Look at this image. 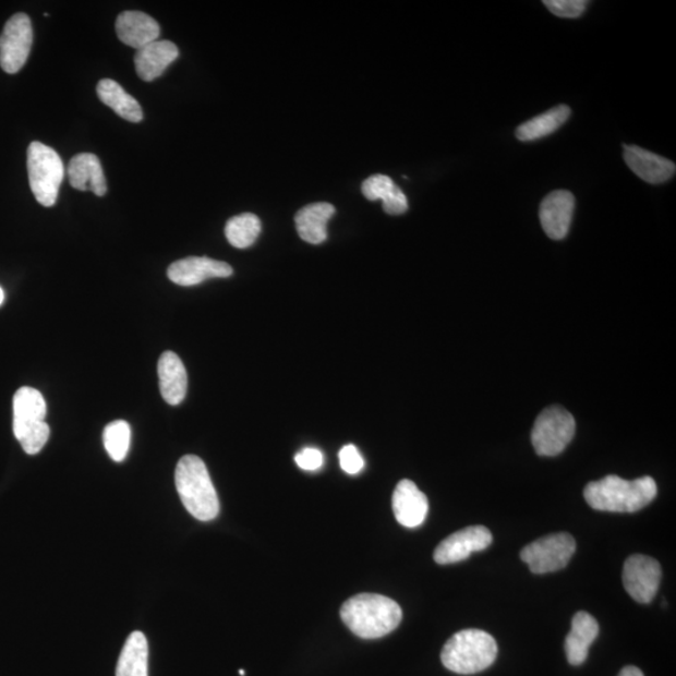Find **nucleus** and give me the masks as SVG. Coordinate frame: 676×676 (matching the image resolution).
<instances>
[{
  "label": "nucleus",
  "mask_w": 676,
  "mask_h": 676,
  "mask_svg": "<svg viewBox=\"0 0 676 676\" xmlns=\"http://www.w3.org/2000/svg\"><path fill=\"white\" fill-rule=\"evenodd\" d=\"M577 543L568 532L547 535L523 547L520 557L534 574L562 570L571 560Z\"/></svg>",
  "instance_id": "nucleus-8"
},
{
  "label": "nucleus",
  "mask_w": 676,
  "mask_h": 676,
  "mask_svg": "<svg viewBox=\"0 0 676 676\" xmlns=\"http://www.w3.org/2000/svg\"><path fill=\"white\" fill-rule=\"evenodd\" d=\"M575 197L569 191L547 194L540 206V222L547 237L559 241L568 236L572 222Z\"/></svg>",
  "instance_id": "nucleus-13"
},
{
  "label": "nucleus",
  "mask_w": 676,
  "mask_h": 676,
  "mask_svg": "<svg viewBox=\"0 0 676 676\" xmlns=\"http://www.w3.org/2000/svg\"><path fill=\"white\" fill-rule=\"evenodd\" d=\"M174 480L181 502L193 518L210 521L218 517L219 500L216 488L206 463L198 456H183L177 464Z\"/></svg>",
  "instance_id": "nucleus-3"
},
{
  "label": "nucleus",
  "mask_w": 676,
  "mask_h": 676,
  "mask_svg": "<svg viewBox=\"0 0 676 676\" xmlns=\"http://www.w3.org/2000/svg\"><path fill=\"white\" fill-rule=\"evenodd\" d=\"M340 614L346 627L362 639L383 638L399 627L402 620L400 605L378 594H360L349 599Z\"/></svg>",
  "instance_id": "nucleus-2"
},
{
  "label": "nucleus",
  "mask_w": 676,
  "mask_h": 676,
  "mask_svg": "<svg viewBox=\"0 0 676 676\" xmlns=\"http://www.w3.org/2000/svg\"><path fill=\"white\" fill-rule=\"evenodd\" d=\"M362 193L369 201L382 200L384 210L388 215H403L409 209V202L405 193L396 185L390 177L375 174L362 183Z\"/></svg>",
  "instance_id": "nucleus-22"
},
{
  "label": "nucleus",
  "mask_w": 676,
  "mask_h": 676,
  "mask_svg": "<svg viewBox=\"0 0 676 676\" xmlns=\"http://www.w3.org/2000/svg\"><path fill=\"white\" fill-rule=\"evenodd\" d=\"M240 675H242V676H243V675H244V671H240Z\"/></svg>",
  "instance_id": "nucleus-33"
},
{
  "label": "nucleus",
  "mask_w": 676,
  "mask_h": 676,
  "mask_svg": "<svg viewBox=\"0 0 676 676\" xmlns=\"http://www.w3.org/2000/svg\"><path fill=\"white\" fill-rule=\"evenodd\" d=\"M67 172L73 189L90 191L98 197L107 193L106 176L96 155L81 154L73 157Z\"/></svg>",
  "instance_id": "nucleus-19"
},
{
  "label": "nucleus",
  "mask_w": 676,
  "mask_h": 676,
  "mask_svg": "<svg viewBox=\"0 0 676 676\" xmlns=\"http://www.w3.org/2000/svg\"><path fill=\"white\" fill-rule=\"evenodd\" d=\"M33 28L29 16L14 14L0 36V67L8 74L19 73L31 53Z\"/></svg>",
  "instance_id": "nucleus-9"
},
{
  "label": "nucleus",
  "mask_w": 676,
  "mask_h": 676,
  "mask_svg": "<svg viewBox=\"0 0 676 676\" xmlns=\"http://www.w3.org/2000/svg\"><path fill=\"white\" fill-rule=\"evenodd\" d=\"M338 458H340L341 469L350 475H357L365 467V461H363L358 447L353 445L343 446Z\"/></svg>",
  "instance_id": "nucleus-29"
},
{
  "label": "nucleus",
  "mask_w": 676,
  "mask_h": 676,
  "mask_svg": "<svg viewBox=\"0 0 676 676\" xmlns=\"http://www.w3.org/2000/svg\"><path fill=\"white\" fill-rule=\"evenodd\" d=\"M294 461L302 470L316 471L324 464V455L314 447H306L295 455Z\"/></svg>",
  "instance_id": "nucleus-30"
},
{
  "label": "nucleus",
  "mask_w": 676,
  "mask_h": 676,
  "mask_svg": "<svg viewBox=\"0 0 676 676\" xmlns=\"http://www.w3.org/2000/svg\"><path fill=\"white\" fill-rule=\"evenodd\" d=\"M599 636V624L594 616L586 612L575 614L571 630L565 640V653L571 665H581L587 661L589 648Z\"/></svg>",
  "instance_id": "nucleus-20"
},
{
  "label": "nucleus",
  "mask_w": 676,
  "mask_h": 676,
  "mask_svg": "<svg viewBox=\"0 0 676 676\" xmlns=\"http://www.w3.org/2000/svg\"><path fill=\"white\" fill-rule=\"evenodd\" d=\"M661 580L662 568L653 557L632 555L624 564V587L638 603L652 602L661 587Z\"/></svg>",
  "instance_id": "nucleus-10"
},
{
  "label": "nucleus",
  "mask_w": 676,
  "mask_h": 676,
  "mask_svg": "<svg viewBox=\"0 0 676 676\" xmlns=\"http://www.w3.org/2000/svg\"><path fill=\"white\" fill-rule=\"evenodd\" d=\"M571 109L568 106H557L551 111L540 114L518 126L517 138L521 142H532L551 135L569 120Z\"/></svg>",
  "instance_id": "nucleus-25"
},
{
  "label": "nucleus",
  "mask_w": 676,
  "mask_h": 676,
  "mask_svg": "<svg viewBox=\"0 0 676 676\" xmlns=\"http://www.w3.org/2000/svg\"><path fill=\"white\" fill-rule=\"evenodd\" d=\"M395 518L402 527L415 529L426 520L428 500L411 480H401L393 495Z\"/></svg>",
  "instance_id": "nucleus-14"
},
{
  "label": "nucleus",
  "mask_w": 676,
  "mask_h": 676,
  "mask_svg": "<svg viewBox=\"0 0 676 676\" xmlns=\"http://www.w3.org/2000/svg\"><path fill=\"white\" fill-rule=\"evenodd\" d=\"M179 48L169 40H156L137 50L134 56L135 71L140 79L152 82L160 77L179 58Z\"/></svg>",
  "instance_id": "nucleus-16"
},
{
  "label": "nucleus",
  "mask_w": 676,
  "mask_h": 676,
  "mask_svg": "<svg viewBox=\"0 0 676 676\" xmlns=\"http://www.w3.org/2000/svg\"><path fill=\"white\" fill-rule=\"evenodd\" d=\"M98 97L106 106L123 118L138 123L143 120V111L137 100L126 93L120 84L112 80H101L97 86Z\"/></svg>",
  "instance_id": "nucleus-24"
},
{
  "label": "nucleus",
  "mask_w": 676,
  "mask_h": 676,
  "mask_svg": "<svg viewBox=\"0 0 676 676\" xmlns=\"http://www.w3.org/2000/svg\"><path fill=\"white\" fill-rule=\"evenodd\" d=\"M116 32L125 46L138 50L158 40L160 29L158 23L146 13L123 12L118 15Z\"/></svg>",
  "instance_id": "nucleus-17"
},
{
  "label": "nucleus",
  "mask_w": 676,
  "mask_h": 676,
  "mask_svg": "<svg viewBox=\"0 0 676 676\" xmlns=\"http://www.w3.org/2000/svg\"><path fill=\"white\" fill-rule=\"evenodd\" d=\"M624 159L639 179L652 184L672 180L676 171V166L671 159L638 146H624Z\"/></svg>",
  "instance_id": "nucleus-15"
},
{
  "label": "nucleus",
  "mask_w": 676,
  "mask_h": 676,
  "mask_svg": "<svg viewBox=\"0 0 676 676\" xmlns=\"http://www.w3.org/2000/svg\"><path fill=\"white\" fill-rule=\"evenodd\" d=\"M577 422L562 406H552L540 413L531 433V442L539 456L560 455L571 443Z\"/></svg>",
  "instance_id": "nucleus-7"
},
{
  "label": "nucleus",
  "mask_w": 676,
  "mask_h": 676,
  "mask_svg": "<svg viewBox=\"0 0 676 676\" xmlns=\"http://www.w3.org/2000/svg\"><path fill=\"white\" fill-rule=\"evenodd\" d=\"M497 644L484 630L467 629L456 632L447 640L442 662L446 669L470 675L484 672L496 661Z\"/></svg>",
  "instance_id": "nucleus-4"
},
{
  "label": "nucleus",
  "mask_w": 676,
  "mask_h": 676,
  "mask_svg": "<svg viewBox=\"0 0 676 676\" xmlns=\"http://www.w3.org/2000/svg\"><path fill=\"white\" fill-rule=\"evenodd\" d=\"M547 10L560 19H579L584 14L589 2L586 0H545Z\"/></svg>",
  "instance_id": "nucleus-28"
},
{
  "label": "nucleus",
  "mask_w": 676,
  "mask_h": 676,
  "mask_svg": "<svg viewBox=\"0 0 676 676\" xmlns=\"http://www.w3.org/2000/svg\"><path fill=\"white\" fill-rule=\"evenodd\" d=\"M618 676H644L637 666H625Z\"/></svg>",
  "instance_id": "nucleus-31"
},
{
  "label": "nucleus",
  "mask_w": 676,
  "mask_h": 676,
  "mask_svg": "<svg viewBox=\"0 0 676 676\" xmlns=\"http://www.w3.org/2000/svg\"><path fill=\"white\" fill-rule=\"evenodd\" d=\"M493 544V534L485 527H469L454 532L436 547L434 560L450 565L467 560L473 553L485 551Z\"/></svg>",
  "instance_id": "nucleus-11"
},
{
  "label": "nucleus",
  "mask_w": 676,
  "mask_h": 676,
  "mask_svg": "<svg viewBox=\"0 0 676 676\" xmlns=\"http://www.w3.org/2000/svg\"><path fill=\"white\" fill-rule=\"evenodd\" d=\"M261 228V221L256 215L234 216L226 225V239L236 249H249L257 241Z\"/></svg>",
  "instance_id": "nucleus-26"
},
{
  "label": "nucleus",
  "mask_w": 676,
  "mask_h": 676,
  "mask_svg": "<svg viewBox=\"0 0 676 676\" xmlns=\"http://www.w3.org/2000/svg\"><path fill=\"white\" fill-rule=\"evenodd\" d=\"M132 431L129 422L117 420L107 425L104 431V444L111 459L122 462L129 455Z\"/></svg>",
  "instance_id": "nucleus-27"
},
{
  "label": "nucleus",
  "mask_w": 676,
  "mask_h": 676,
  "mask_svg": "<svg viewBox=\"0 0 676 676\" xmlns=\"http://www.w3.org/2000/svg\"><path fill=\"white\" fill-rule=\"evenodd\" d=\"M27 165L34 197L41 206H55L65 173L62 158L44 143L32 142L28 147Z\"/></svg>",
  "instance_id": "nucleus-6"
},
{
  "label": "nucleus",
  "mask_w": 676,
  "mask_h": 676,
  "mask_svg": "<svg viewBox=\"0 0 676 676\" xmlns=\"http://www.w3.org/2000/svg\"><path fill=\"white\" fill-rule=\"evenodd\" d=\"M4 300H5L4 291L2 290V287H0V306H2Z\"/></svg>",
  "instance_id": "nucleus-32"
},
{
  "label": "nucleus",
  "mask_w": 676,
  "mask_h": 676,
  "mask_svg": "<svg viewBox=\"0 0 676 676\" xmlns=\"http://www.w3.org/2000/svg\"><path fill=\"white\" fill-rule=\"evenodd\" d=\"M656 494V483L650 476L629 481L608 475L584 490L587 503L594 510L607 512H637L652 503Z\"/></svg>",
  "instance_id": "nucleus-1"
},
{
  "label": "nucleus",
  "mask_w": 676,
  "mask_h": 676,
  "mask_svg": "<svg viewBox=\"0 0 676 676\" xmlns=\"http://www.w3.org/2000/svg\"><path fill=\"white\" fill-rule=\"evenodd\" d=\"M13 433L28 455L38 454L50 435L46 422L47 403L36 388L21 387L13 397Z\"/></svg>",
  "instance_id": "nucleus-5"
},
{
  "label": "nucleus",
  "mask_w": 676,
  "mask_h": 676,
  "mask_svg": "<svg viewBox=\"0 0 676 676\" xmlns=\"http://www.w3.org/2000/svg\"><path fill=\"white\" fill-rule=\"evenodd\" d=\"M233 269L222 261L208 257H188L169 266L167 275L173 283L184 287L196 286L210 278H227Z\"/></svg>",
  "instance_id": "nucleus-12"
},
{
  "label": "nucleus",
  "mask_w": 676,
  "mask_h": 676,
  "mask_svg": "<svg viewBox=\"0 0 676 676\" xmlns=\"http://www.w3.org/2000/svg\"><path fill=\"white\" fill-rule=\"evenodd\" d=\"M148 641L145 633L134 631L126 639L118 661L117 676H148Z\"/></svg>",
  "instance_id": "nucleus-23"
},
{
  "label": "nucleus",
  "mask_w": 676,
  "mask_h": 676,
  "mask_svg": "<svg viewBox=\"0 0 676 676\" xmlns=\"http://www.w3.org/2000/svg\"><path fill=\"white\" fill-rule=\"evenodd\" d=\"M159 390L171 406L180 405L188 394V371L174 352L162 353L158 362Z\"/></svg>",
  "instance_id": "nucleus-18"
},
{
  "label": "nucleus",
  "mask_w": 676,
  "mask_h": 676,
  "mask_svg": "<svg viewBox=\"0 0 676 676\" xmlns=\"http://www.w3.org/2000/svg\"><path fill=\"white\" fill-rule=\"evenodd\" d=\"M336 209L326 202L312 203L301 208L294 217L295 230L304 242L321 244L327 240V225Z\"/></svg>",
  "instance_id": "nucleus-21"
}]
</instances>
